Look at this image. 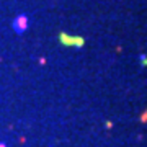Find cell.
<instances>
[{"label":"cell","mask_w":147,"mask_h":147,"mask_svg":"<svg viewBox=\"0 0 147 147\" xmlns=\"http://www.w3.org/2000/svg\"><path fill=\"white\" fill-rule=\"evenodd\" d=\"M13 28H15V31H16V33L25 31V30L28 28V18H26L25 15H20L15 21H13Z\"/></svg>","instance_id":"cell-1"},{"label":"cell","mask_w":147,"mask_h":147,"mask_svg":"<svg viewBox=\"0 0 147 147\" xmlns=\"http://www.w3.org/2000/svg\"><path fill=\"white\" fill-rule=\"evenodd\" d=\"M62 42H65V44H72V42H75L77 46H82V44H84L82 39H70V36H62Z\"/></svg>","instance_id":"cell-2"}]
</instances>
